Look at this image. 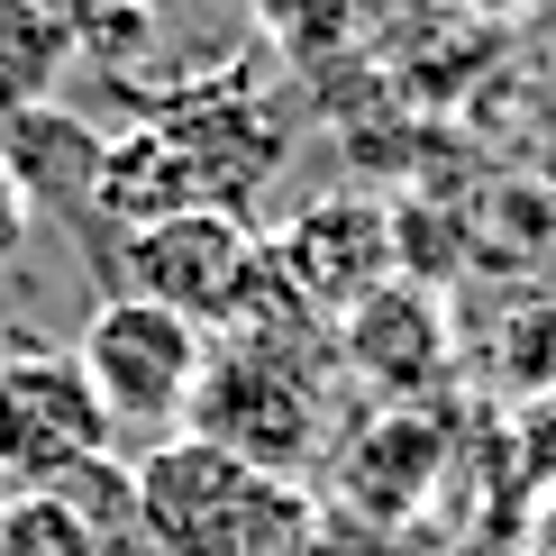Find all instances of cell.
Returning <instances> with one entry per match:
<instances>
[{"instance_id": "6da1fadb", "label": "cell", "mask_w": 556, "mask_h": 556, "mask_svg": "<svg viewBox=\"0 0 556 556\" xmlns=\"http://www.w3.org/2000/svg\"><path fill=\"white\" fill-rule=\"evenodd\" d=\"M137 539L147 556H319L329 520L301 475H256L174 429L137 456Z\"/></svg>"}, {"instance_id": "7a4b0ae2", "label": "cell", "mask_w": 556, "mask_h": 556, "mask_svg": "<svg viewBox=\"0 0 556 556\" xmlns=\"http://www.w3.org/2000/svg\"><path fill=\"white\" fill-rule=\"evenodd\" d=\"M74 356H83L91 392H101L110 429H165V438L192 420V392L211 375V338L192 319H174L165 301H147V292H110L83 319Z\"/></svg>"}, {"instance_id": "3957f363", "label": "cell", "mask_w": 556, "mask_h": 556, "mask_svg": "<svg viewBox=\"0 0 556 556\" xmlns=\"http://www.w3.org/2000/svg\"><path fill=\"white\" fill-rule=\"evenodd\" d=\"M110 410L74 346H10L0 356V502L55 493L74 466L110 456Z\"/></svg>"}, {"instance_id": "277c9868", "label": "cell", "mask_w": 556, "mask_h": 556, "mask_svg": "<svg viewBox=\"0 0 556 556\" xmlns=\"http://www.w3.org/2000/svg\"><path fill=\"white\" fill-rule=\"evenodd\" d=\"M192 438L256 475H301L319 456V383L301 356H256V346H211V375L192 392Z\"/></svg>"}, {"instance_id": "5b68a950", "label": "cell", "mask_w": 556, "mask_h": 556, "mask_svg": "<svg viewBox=\"0 0 556 556\" xmlns=\"http://www.w3.org/2000/svg\"><path fill=\"white\" fill-rule=\"evenodd\" d=\"M256 256H265V238L238 211H182V219H155L147 238H128V292L165 301L174 319L219 338L238 292H247V274H256Z\"/></svg>"}, {"instance_id": "8992f818", "label": "cell", "mask_w": 556, "mask_h": 556, "mask_svg": "<svg viewBox=\"0 0 556 556\" xmlns=\"http://www.w3.org/2000/svg\"><path fill=\"white\" fill-rule=\"evenodd\" d=\"M274 247V265H283V283L311 301L319 319H338L346 311H365L383 283H402V228H392L375 201H311L283 238H265Z\"/></svg>"}, {"instance_id": "52a82bcc", "label": "cell", "mask_w": 556, "mask_h": 556, "mask_svg": "<svg viewBox=\"0 0 556 556\" xmlns=\"http://www.w3.org/2000/svg\"><path fill=\"white\" fill-rule=\"evenodd\" d=\"M338 356L356 365L392 410H410L438 375H447V311H438L420 283H383L365 311L338 319Z\"/></svg>"}, {"instance_id": "ba28073f", "label": "cell", "mask_w": 556, "mask_h": 556, "mask_svg": "<svg viewBox=\"0 0 556 556\" xmlns=\"http://www.w3.org/2000/svg\"><path fill=\"white\" fill-rule=\"evenodd\" d=\"M91 211L119 219L128 238H147L155 219H182V211H219L211 201V174H201V155L182 147L174 128H128L101 147V182H91Z\"/></svg>"}, {"instance_id": "9c48e42d", "label": "cell", "mask_w": 556, "mask_h": 556, "mask_svg": "<svg viewBox=\"0 0 556 556\" xmlns=\"http://www.w3.org/2000/svg\"><path fill=\"white\" fill-rule=\"evenodd\" d=\"M429 475H438V429L420 410H392V420L365 429V447H346V493H356L365 520H410Z\"/></svg>"}, {"instance_id": "30bf717a", "label": "cell", "mask_w": 556, "mask_h": 556, "mask_svg": "<svg viewBox=\"0 0 556 556\" xmlns=\"http://www.w3.org/2000/svg\"><path fill=\"white\" fill-rule=\"evenodd\" d=\"M0 155H10L18 192H83L101 182V137L55 119V110H18V119H0Z\"/></svg>"}, {"instance_id": "8fae6325", "label": "cell", "mask_w": 556, "mask_h": 556, "mask_svg": "<svg viewBox=\"0 0 556 556\" xmlns=\"http://www.w3.org/2000/svg\"><path fill=\"white\" fill-rule=\"evenodd\" d=\"M74 55V18H55L46 0H0V119L46 110V83Z\"/></svg>"}, {"instance_id": "7c38bea8", "label": "cell", "mask_w": 556, "mask_h": 556, "mask_svg": "<svg viewBox=\"0 0 556 556\" xmlns=\"http://www.w3.org/2000/svg\"><path fill=\"white\" fill-rule=\"evenodd\" d=\"M55 502L83 520V539L101 556H147V539H137V466H119V456H91V466H74L55 483Z\"/></svg>"}, {"instance_id": "4fadbf2b", "label": "cell", "mask_w": 556, "mask_h": 556, "mask_svg": "<svg viewBox=\"0 0 556 556\" xmlns=\"http://www.w3.org/2000/svg\"><path fill=\"white\" fill-rule=\"evenodd\" d=\"M256 18H265V37L283 46L292 64H319V55H338V46H346L356 0H256Z\"/></svg>"}, {"instance_id": "5bb4252c", "label": "cell", "mask_w": 556, "mask_h": 556, "mask_svg": "<svg viewBox=\"0 0 556 556\" xmlns=\"http://www.w3.org/2000/svg\"><path fill=\"white\" fill-rule=\"evenodd\" d=\"M0 556H101V547L83 539V520L55 493H18L0 502Z\"/></svg>"}, {"instance_id": "9a60e30c", "label": "cell", "mask_w": 556, "mask_h": 556, "mask_svg": "<svg viewBox=\"0 0 556 556\" xmlns=\"http://www.w3.org/2000/svg\"><path fill=\"white\" fill-rule=\"evenodd\" d=\"M18 211H28V192H18V174H10V155H0V247L18 238Z\"/></svg>"}, {"instance_id": "2e32d148", "label": "cell", "mask_w": 556, "mask_h": 556, "mask_svg": "<svg viewBox=\"0 0 556 556\" xmlns=\"http://www.w3.org/2000/svg\"><path fill=\"white\" fill-rule=\"evenodd\" d=\"M483 10H511V0H483Z\"/></svg>"}, {"instance_id": "e0dca14e", "label": "cell", "mask_w": 556, "mask_h": 556, "mask_svg": "<svg viewBox=\"0 0 556 556\" xmlns=\"http://www.w3.org/2000/svg\"><path fill=\"white\" fill-rule=\"evenodd\" d=\"M0 356H10V338H0Z\"/></svg>"}]
</instances>
